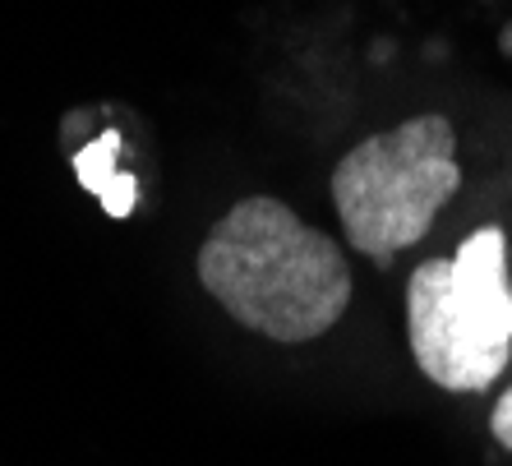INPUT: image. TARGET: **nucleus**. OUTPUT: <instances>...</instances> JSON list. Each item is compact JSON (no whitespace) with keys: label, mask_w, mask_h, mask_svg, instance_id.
Returning a JSON list of instances; mask_svg holds the SVG:
<instances>
[{"label":"nucleus","mask_w":512,"mask_h":466,"mask_svg":"<svg viewBox=\"0 0 512 466\" xmlns=\"http://www.w3.org/2000/svg\"><path fill=\"white\" fill-rule=\"evenodd\" d=\"M406 333L420 374L448 393H476L499 379L512 351L508 245L499 227H480L453 259H429L411 273Z\"/></svg>","instance_id":"nucleus-2"},{"label":"nucleus","mask_w":512,"mask_h":466,"mask_svg":"<svg viewBox=\"0 0 512 466\" xmlns=\"http://www.w3.org/2000/svg\"><path fill=\"white\" fill-rule=\"evenodd\" d=\"M462 185L457 134L443 116H416L337 162L333 204L346 240L374 263H388L397 250L429 236L434 217Z\"/></svg>","instance_id":"nucleus-3"},{"label":"nucleus","mask_w":512,"mask_h":466,"mask_svg":"<svg viewBox=\"0 0 512 466\" xmlns=\"http://www.w3.org/2000/svg\"><path fill=\"white\" fill-rule=\"evenodd\" d=\"M494 439L512 453V388L499 397V407H494Z\"/></svg>","instance_id":"nucleus-6"},{"label":"nucleus","mask_w":512,"mask_h":466,"mask_svg":"<svg viewBox=\"0 0 512 466\" xmlns=\"http://www.w3.org/2000/svg\"><path fill=\"white\" fill-rule=\"evenodd\" d=\"M199 282L236 323L273 342L328 333L351 300V268L333 236L282 199H240L199 245Z\"/></svg>","instance_id":"nucleus-1"},{"label":"nucleus","mask_w":512,"mask_h":466,"mask_svg":"<svg viewBox=\"0 0 512 466\" xmlns=\"http://www.w3.org/2000/svg\"><path fill=\"white\" fill-rule=\"evenodd\" d=\"M134 194H139V185H134V176H116L102 190V204H107V213H116V217H125L134 208Z\"/></svg>","instance_id":"nucleus-5"},{"label":"nucleus","mask_w":512,"mask_h":466,"mask_svg":"<svg viewBox=\"0 0 512 466\" xmlns=\"http://www.w3.org/2000/svg\"><path fill=\"white\" fill-rule=\"evenodd\" d=\"M116 153H120V139H116V134H102L97 144H88L84 153L74 157V171H79V180H84L93 194H102L111 180L120 176V171H116Z\"/></svg>","instance_id":"nucleus-4"}]
</instances>
